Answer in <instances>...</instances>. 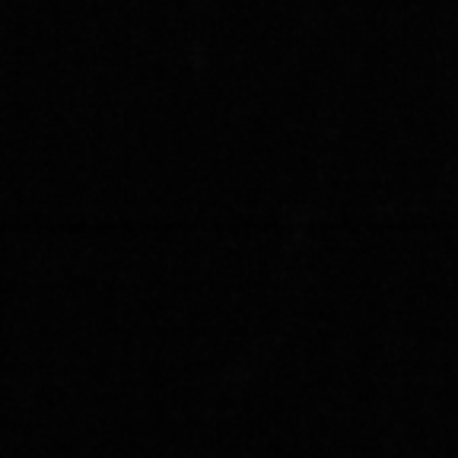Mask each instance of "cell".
Instances as JSON below:
<instances>
[]
</instances>
